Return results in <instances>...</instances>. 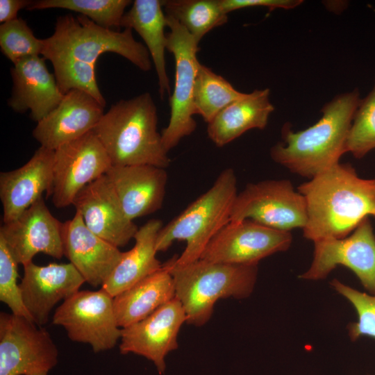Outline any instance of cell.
<instances>
[{
    "label": "cell",
    "instance_id": "cell-5",
    "mask_svg": "<svg viewBox=\"0 0 375 375\" xmlns=\"http://www.w3.org/2000/svg\"><path fill=\"white\" fill-rule=\"evenodd\" d=\"M163 265L172 276L175 297L185 310L186 322L196 326H203L210 319L219 299L249 297L258 275V265L226 264L201 258L177 265L172 258Z\"/></svg>",
    "mask_w": 375,
    "mask_h": 375
},
{
    "label": "cell",
    "instance_id": "cell-34",
    "mask_svg": "<svg viewBox=\"0 0 375 375\" xmlns=\"http://www.w3.org/2000/svg\"><path fill=\"white\" fill-rule=\"evenodd\" d=\"M301 0H220L226 13L249 7L262 6L269 10L276 8L292 9L302 3Z\"/></svg>",
    "mask_w": 375,
    "mask_h": 375
},
{
    "label": "cell",
    "instance_id": "cell-15",
    "mask_svg": "<svg viewBox=\"0 0 375 375\" xmlns=\"http://www.w3.org/2000/svg\"><path fill=\"white\" fill-rule=\"evenodd\" d=\"M62 226L63 223L51 213L42 197L17 219L3 223L0 238L18 264L25 265L39 253L58 259L64 256Z\"/></svg>",
    "mask_w": 375,
    "mask_h": 375
},
{
    "label": "cell",
    "instance_id": "cell-27",
    "mask_svg": "<svg viewBox=\"0 0 375 375\" xmlns=\"http://www.w3.org/2000/svg\"><path fill=\"white\" fill-rule=\"evenodd\" d=\"M162 3L165 15L182 25L198 44L228 20L220 0H165Z\"/></svg>",
    "mask_w": 375,
    "mask_h": 375
},
{
    "label": "cell",
    "instance_id": "cell-24",
    "mask_svg": "<svg viewBox=\"0 0 375 375\" xmlns=\"http://www.w3.org/2000/svg\"><path fill=\"white\" fill-rule=\"evenodd\" d=\"M162 226L160 219H152L138 228L134 246L123 252L102 289L114 297L162 267L156 258V240Z\"/></svg>",
    "mask_w": 375,
    "mask_h": 375
},
{
    "label": "cell",
    "instance_id": "cell-36",
    "mask_svg": "<svg viewBox=\"0 0 375 375\" xmlns=\"http://www.w3.org/2000/svg\"><path fill=\"white\" fill-rule=\"evenodd\" d=\"M35 375H47V374L43 373V374H35Z\"/></svg>",
    "mask_w": 375,
    "mask_h": 375
},
{
    "label": "cell",
    "instance_id": "cell-21",
    "mask_svg": "<svg viewBox=\"0 0 375 375\" xmlns=\"http://www.w3.org/2000/svg\"><path fill=\"white\" fill-rule=\"evenodd\" d=\"M106 175L131 220L162 208L167 182L165 168L150 165H112Z\"/></svg>",
    "mask_w": 375,
    "mask_h": 375
},
{
    "label": "cell",
    "instance_id": "cell-29",
    "mask_svg": "<svg viewBox=\"0 0 375 375\" xmlns=\"http://www.w3.org/2000/svg\"><path fill=\"white\" fill-rule=\"evenodd\" d=\"M131 3L129 0H40L33 1L27 9L69 10L88 17L101 27L114 29L121 27L125 9Z\"/></svg>",
    "mask_w": 375,
    "mask_h": 375
},
{
    "label": "cell",
    "instance_id": "cell-35",
    "mask_svg": "<svg viewBox=\"0 0 375 375\" xmlns=\"http://www.w3.org/2000/svg\"><path fill=\"white\" fill-rule=\"evenodd\" d=\"M32 1L29 0H1V23L3 24L17 19L18 12L23 8L27 9Z\"/></svg>",
    "mask_w": 375,
    "mask_h": 375
},
{
    "label": "cell",
    "instance_id": "cell-20",
    "mask_svg": "<svg viewBox=\"0 0 375 375\" xmlns=\"http://www.w3.org/2000/svg\"><path fill=\"white\" fill-rule=\"evenodd\" d=\"M62 238L64 256L93 287L104 284L122 256L118 247L90 231L76 211L63 223Z\"/></svg>",
    "mask_w": 375,
    "mask_h": 375
},
{
    "label": "cell",
    "instance_id": "cell-11",
    "mask_svg": "<svg viewBox=\"0 0 375 375\" xmlns=\"http://www.w3.org/2000/svg\"><path fill=\"white\" fill-rule=\"evenodd\" d=\"M312 262L299 278L324 279L338 266L351 270L369 294H375V235L369 217L365 218L347 237L317 240Z\"/></svg>",
    "mask_w": 375,
    "mask_h": 375
},
{
    "label": "cell",
    "instance_id": "cell-28",
    "mask_svg": "<svg viewBox=\"0 0 375 375\" xmlns=\"http://www.w3.org/2000/svg\"><path fill=\"white\" fill-rule=\"evenodd\" d=\"M245 94L200 63L195 80L193 103L195 115H199L206 122H210L223 109Z\"/></svg>",
    "mask_w": 375,
    "mask_h": 375
},
{
    "label": "cell",
    "instance_id": "cell-3",
    "mask_svg": "<svg viewBox=\"0 0 375 375\" xmlns=\"http://www.w3.org/2000/svg\"><path fill=\"white\" fill-rule=\"evenodd\" d=\"M360 101L357 89L326 103L322 116L308 128L294 131L289 123L281 129L282 141L270 149V156L291 172L310 179L338 164Z\"/></svg>",
    "mask_w": 375,
    "mask_h": 375
},
{
    "label": "cell",
    "instance_id": "cell-7",
    "mask_svg": "<svg viewBox=\"0 0 375 375\" xmlns=\"http://www.w3.org/2000/svg\"><path fill=\"white\" fill-rule=\"evenodd\" d=\"M167 16V15H166ZM167 50L175 60V79L169 98V124L162 131V142L169 152L197 128L193 95L200 65L197 59L199 44L188 31L174 18L167 16Z\"/></svg>",
    "mask_w": 375,
    "mask_h": 375
},
{
    "label": "cell",
    "instance_id": "cell-19",
    "mask_svg": "<svg viewBox=\"0 0 375 375\" xmlns=\"http://www.w3.org/2000/svg\"><path fill=\"white\" fill-rule=\"evenodd\" d=\"M53 163L54 151L40 146L24 165L0 173L3 223L17 219L44 192L51 196Z\"/></svg>",
    "mask_w": 375,
    "mask_h": 375
},
{
    "label": "cell",
    "instance_id": "cell-16",
    "mask_svg": "<svg viewBox=\"0 0 375 375\" xmlns=\"http://www.w3.org/2000/svg\"><path fill=\"white\" fill-rule=\"evenodd\" d=\"M72 205L90 231L118 248L134 238L139 228L126 216L106 174L79 191Z\"/></svg>",
    "mask_w": 375,
    "mask_h": 375
},
{
    "label": "cell",
    "instance_id": "cell-10",
    "mask_svg": "<svg viewBox=\"0 0 375 375\" xmlns=\"http://www.w3.org/2000/svg\"><path fill=\"white\" fill-rule=\"evenodd\" d=\"M12 313H0V375H35L58 363V350L49 332Z\"/></svg>",
    "mask_w": 375,
    "mask_h": 375
},
{
    "label": "cell",
    "instance_id": "cell-22",
    "mask_svg": "<svg viewBox=\"0 0 375 375\" xmlns=\"http://www.w3.org/2000/svg\"><path fill=\"white\" fill-rule=\"evenodd\" d=\"M10 73L13 85L8 106L19 113L29 110L31 118L37 123L63 98L55 75L49 71L42 56H31L18 62Z\"/></svg>",
    "mask_w": 375,
    "mask_h": 375
},
{
    "label": "cell",
    "instance_id": "cell-18",
    "mask_svg": "<svg viewBox=\"0 0 375 375\" xmlns=\"http://www.w3.org/2000/svg\"><path fill=\"white\" fill-rule=\"evenodd\" d=\"M103 108L86 92L72 90L37 123L33 136L41 147L55 151L93 131L104 114Z\"/></svg>",
    "mask_w": 375,
    "mask_h": 375
},
{
    "label": "cell",
    "instance_id": "cell-12",
    "mask_svg": "<svg viewBox=\"0 0 375 375\" xmlns=\"http://www.w3.org/2000/svg\"><path fill=\"white\" fill-rule=\"evenodd\" d=\"M290 231L274 229L251 219L229 222L210 241L201 259L244 265H258L263 258L287 251Z\"/></svg>",
    "mask_w": 375,
    "mask_h": 375
},
{
    "label": "cell",
    "instance_id": "cell-4",
    "mask_svg": "<svg viewBox=\"0 0 375 375\" xmlns=\"http://www.w3.org/2000/svg\"><path fill=\"white\" fill-rule=\"evenodd\" d=\"M157 108L149 92L112 104L93 131L112 165H150L162 168L171 162L157 129Z\"/></svg>",
    "mask_w": 375,
    "mask_h": 375
},
{
    "label": "cell",
    "instance_id": "cell-30",
    "mask_svg": "<svg viewBox=\"0 0 375 375\" xmlns=\"http://www.w3.org/2000/svg\"><path fill=\"white\" fill-rule=\"evenodd\" d=\"M375 149V83L372 91L360 99L345 144V152L360 159Z\"/></svg>",
    "mask_w": 375,
    "mask_h": 375
},
{
    "label": "cell",
    "instance_id": "cell-8",
    "mask_svg": "<svg viewBox=\"0 0 375 375\" xmlns=\"http://www.w3.org/2000/svg\"><path fill=\"white\" fill-rule=\"evenodd\" d=\"M52 324L63 327L71 340L90 344L94 353L112 349L122 336L113 297L102 288L78 290L63 301Z\"/></svg>",
    "mask_w": 375,
    "mask_h": 375
},
{
    "label": "cell",
    "instance_id": "cell-6",
    "mask_svg": "<svg viewBox=\"0 0 375 375\" xmlns=\"http://www.w3.org/2000/svg\"><path fill=\"white\" fill-rule=\"evenodd\" d=\"M237 177L233 169H224L211 188L183 212L162 226L156 240L157 251H164L176 240L186 242L177 265L200 259L213 237L229 222L238 195Z\"/></svg>",
    "mask_w": 375,
    "mask_h": 375
},
{
    "label": "cell",
    "instance_id": "cell-17",
    "mask_svg": "<svg viewBox=\"0 0 375 375\" xmlns=\"http://www.w3.org/2000/svg\"><path fill=\"white\" fill-rule=\"evenodd\" d=\"M23 267L24 275L19 283L22 299L38 326L49 322L50 312L57 303L70 297L85 283L70 262L40 266L32 261Z\"/></svg>",
    "mask_w": 375,
    "mask_h": 375
},
{
    "label": "cell",
    "instance_id": "cell-26",
    "mask_svg": "<svg viewBox=\"0 0 375 375\" xmlns=\"http://www.w3.org/2000/svg\"><path fill=\"white\" fill-rule=\"evenodd\" d=\"M174 281L162 267L113 297V307L121 328L135 324L175 298Z\"/></svg>",
    "mask_w": 375,
    "mask_h": 375
},
{
    "label": "cell",
    "instance_id": "cell-23",
    "mask_svg": "<svg viewBox=\"0 0 375 375\" xmlns=\"http://www.w3.org/2000/svg\"><path fill=\"white\" fill-rule=\"evenodd\" d=\"M274 110L268 88L246 93L208 124V136L217 147H222L251 129H264Z\"/></svg>",
    "mask_w": 375,
    "mask_h": 375
},
{
    "label": "cell",
    "instance_id": "cell-14",
    "mask_svg": "<svg viewBox=\"0 0 375 375\" xmlns=\"http://www.w3.org/2000/svg\"><path fill=\"white\" fill-rule=\"evenodd\" d=\"M186 322L181 302L175 297L145 319L122 328L119 351L133 353L151 361L159 374L166 370L167 355L178 348L180 328Z\"/></svg>",
    "mask_w": 375,
    "mask_h": 375
},
{
    "label": "cell",
    "instance_id": "cell-2",
    "mask_svg": "<svg viewBox=\"0 0 375 375\" xmlns=\"http://www.w3.org/2000/svg\"><path fill=\"white\" fill-rule=\"evenodd\" d=\"M297 190L306 206L303 235L313 242L344 238L365 218H375V178L360 177L351 164L338 162Z\"/></svg>",
    "mask_w": 375,
    "mask_h": 375
},
{
    "label": "cell",
    "instance_id": "cell-13",
    "mask_svg": "<svg viewBox=\"0 0 375 375\" xmlns=\"http://www.w3.org/2000/svg\"><path fill=\"white\" fill-rule=\"evenodd\" d=\"M112 166L93 131L54 151L52 202L57 208L72 205L84 187L105 175Z\"/></svg>",
    "mask_w": 375,
    "mask_h": 375
},
{
    "label": "cell",
    "instance_id": "cell-1",
    "mask_svg": "<svg viewBox=\"0 0 375 375\" xmlns=\"http://www.w3.org/2000/svg\"><path fill=\"white\" fill-rule=\"evenodd\" d=\"M42 42L41 55L51 62L61 92L83 90L104 107L106 100L98 87L94 70L101 54L115 53L142 71L151 69L146 46L135 40L131 29L106 28L83 15L59 17L53 33L42 39Z\"/></svg>",
    "mask_w": 375,
    "mask_h": 375
},
{
    "label": "cell",
    "instance_id": "cell-33",
    "mask_svg": "<svg viewBox=\"0 0 375 375\" xmlns=\"http://www.w3.org/2000/svg\"><path fill=\"white\" fill-rule=\"evenodd\" d=\"M4 240L0 238V301L4 303L12 313L33 322L28 312L22 296L17 266Z\"/></svg>",
    "mask_w": 375,
    "mask_h": 375
},
{
    "label": "cell",
    "instance_id": "cell-25",
    "mask_svg": "<svg viewBox=\"0 0 375 375\" xmlns=\"http://www.w3.org/2000/svg\"><path fill=\"white\" fill-rule=\"evenodd\" d=\"M121 27L135 30L144 40L157 74L158 91L162 99L169 93V80L165 62L167 27L162 1L135 0L124 13Z\"/></svg>",
    "mask_w": 375,
    "mask_h": 375
},
{
    "label": "cell",
    "instance_id": "cell-9",
    "mask_svg": "<svg viewBox=\"0 0 375 375\" xmlns=\"http://www.w3.org/2000/svg\"><path fill=\"white\" fill-rule=\"evenodd\" d=\"M244 219L280 231L303 229L307 222L305 199L288 179L249 183L236 197L230 222Z\"/></svg>",
    "mask_w": 375,
    "mask_h": 375
},
{
    "label": "cell",
    "instance_id": "cell-31",
    "mask_svg": "<svg viewBox=\"0 0 375 375\" xmlns=\"http://www.w3.org/2000/svg\"><path fill=\"white\" fill-rule=\"evenodd\" d=\"M0 47L2 53L15 65L41 55L43 42L34 35L26 21L17 17L1 24Z\"/></svg>",
    "mask_w": 375,
    "mask_h": 375
},
{
    "label": "cell",
    "instance_id": "cell-32",
    "mask_svg": "<svg viewBox=\"0 0 375 375\" xmlns=\"http://www.w3.org/2000/svg\"><path fill=\"white\" fill-rule=\"evenodd\" d=\"M332 288L353 306L358 320L348 324L347 329L351 341L363 336L375 339V294H368L347 285L338 279L330 282Z\"/></svg>",
    "mask_w": 375,
    "mask_h": 375
}]
</instances>
